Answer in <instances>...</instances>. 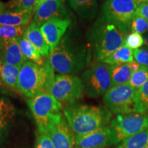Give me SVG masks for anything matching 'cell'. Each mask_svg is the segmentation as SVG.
Instances as JSON below:
<instances>
[{"label":"cell","mask_w":148,"mask_h":148,"mask_svg":"<svg viewBox=\"0 0 148 148\" xmlns=\"http://www.w3.org/2000/svg\"><path fill=\"white\" fill-rule=\"evenodd\" d=\"M68 32L49 53L48 61L53 70L61 74H76L89 60L87 47L73 30Z\"/></svg>","instance_id":"1"},{"label":"cell","mask_w":148,"mask_h":148,"mask_svg":"<svg viewBox=\"0 0 148 148\" xmlns=\"http://www.w3.org/2000/svg\"><path fill=\"white\" fill-rule=\"evenodd\" d=\"M66 121L75 135H83L105 127L112 113L107 108L84 104H73L62 109Z\"/></svg>","instance_id":"2"},{"label":"cell","mask_w":148,"mask_h":148,"mask_svg":"<svg viewBox=\"0 0 148 148\" xmlns=\"http://www.w3.org/2000/svg\"><path fill=\"white\" fill-rule=\"evenodd\" d=\"M127 34L115 24L101 16L90 29L89 40L95 58L101 62L124 45Z\"/></svg>","instance_id":"3"},{"label":"cell","mask_w":148,"mask_h":148,"mask_svg":"<svg viewBox=\"0 0 148 148\" xmlns=\"http://www.w3.org/2000/svg\"><path fill=\"white\" fill-rule=\"evenodd\" d=\"M53 71L48 60L42 66L26 61L21 66L18 74V91L29 99L46 92V88L55 77Z\"/></svg>","instance_id":"4"},{"label":"cell","mask_w":148,"mask_h":148,"mask_svg":"<svg viewBox=\"0 0 148 148\" xmlns=\"http://www.w3.org/2000/svg\"><path fill=\"white\" fill-rule=\"evenodd\" d=\"M39 132H47L51 125L63 117L61 114L62 103L50 94L42 92L27 100Z\"/></svg>","instance_id":"5"},{"label":"cell","mask_w":148,"mask_h":148,"mask_svg":"<svg viewBox=\"0 0 148 148\" xmlns=\"http://www.w3.org/2000/svg\"><path fill=\"white\" fill-rule=\"evenodd\" d=\"M45 92L61 103L70 106L83 97L84 85L82 79L77 76L60 74L54 77L46 88Z\"/></svg>","instance_id":"6"},{"label":"cell","mask_w":148,"mask_h":148,"mask_svg":"<svg viewBox=\"0 0 148 148\" xmlns=\"http://www.w3.org/2000/svg\"><path fill=\"white\" fill-rule=\"evenodd\" d=\"M84 92L90 97L103 96L111 88L110 65L102 62L93 63L82 75Z\"/></svg>","instance_id":"7"},{"label":"cell","mask_w":148,"mask_h":148,"mask_svg":"<svg viewBox=\"0 0 148 148\" xmlns=\"http://www.w3.org/2000/svg\"><path fill=\"white\" fill-rule=\"evenodd\" d=\"M137 90L128 83L111 87L103 95L107 108L116 114L136 112Z\"/></svg>","instance_id":"8"},{"label":"cell","mask_w":148,"mask_h":148,"mask_svg":"<svg viewBox=\"0 0 148 148\" xmlns=\"http://www.w3.org/2000/svg\"><path fill=\"white\" fill-rule=\"evenodd\" d=\"M110 128L112 145H116L125 138L147 129L148 117L137 112L117 114L111 121Z\"/></svg>","instance_id":"9"},{"label":"cell","mask_w":148,"mask_h":148,"mask_svg":"<svg viewBox=\"0 0 148 148\" xmlns=\"http://www.w3.org/2000/svg\"><path fill=\"white\" fill-rule=\"evenodd\" d=\"M137 7L132 0H106L101 7V16L128 34Z\"/></svg>","instance_id":"10"},{"label":"cell","mask_w":148,"mask_h":148,"mask_svg":"<svg viewBox=\"0 0 148 148\" xmlns=\"http://www.w3.org/2000/svg\"><path fill=\"white\" fill-rule=\"evenodd\" d=\"M69 25L70 21L68 18L54 16L40 27V31L49 46V53L62 39Z\"/></svg>","instance_id":"11"},{"label":"cell","mask_w":148,"mask_h":148,"mask_svg":"<svg viewBox=\"0 0 148 148\" xmlns=\"http://www.w3.org/2000/svg\"><path fill=\"white\" fill-rule=\"evenodd\" d=\"M112 145L110 127L105 126L83 135H75V147L78 148H100Z\"/></svg>","instance_id":"12"},{"label":"cell","mask_w":148,"mask_h":148,"mask_svg":"<svg viewBox=\"0 0 148 148\" xmlns=\"http://www.w3.org/2000/svg\"><path fill=\"white\" fill-rule=\"evenodd\" d=\"M55 148H73L75 136L69 123L64 117L58 123L51 125L47 132Z\"/></svg>","instance_id":"13"},{"label":"cell","mask_w":148,"mask_h":148,"mask_svg":"<svg viewBox=\"0 0 148 148\" xmlns=\"http://www.w3.org/2000/svg\"><path fill=\"white\" fill-rule=\"evenodd\" d=\"M65 0H47L42 3L34 12V21L40 27L51 18H62L64 12Z\"/></svg>","instance_id":"14"},{"label":"cell","mask_w":148,"mask_h":148,"mask_svg":"<svg viewBox=\"0 0 148 148\" xmlns=\"http://www.w3.org/2000/svg\"><path fill=\"white\" fill-rule=\"evenodd\" d=\"M0 48L3 63L21 67L27 61L22 53L17 38L0 42Z\"/></svg>","instance_id":"15"},{"label":"cell","mask_w":148,"mask_h":148,"mask_svg":"<svg viewBox=\"0 0 148 148\" xmlns=\"http://www.w3.org/2000/svg\"><path fill=\"white\" fill-rule=\"evenodd\" d=\"M29 40L42 56H49V48L40 31V27L33 21L26 27L23 36Z\"/></svg>","instance_id":"16"},{"label":"cell","mask_w":148,"mask_h":148,"mask_svg":"<svg viewBox=\"0 0 148 148\" xmlns=\"http://www.w3.org/2000/svg\"><path fill=\"white\" fill-rule=\"evenodd\" d=\"M32 12H14L4 10L0 12V25L10 26H26L30 21Z\"/></svg>","instance_id":"17"},{"label":"cell","mask_w":148,"mask_h":148,"mask_svg":"<svg viewBox=\"0 0 148 148\" xmlns=\"http://www.w3.org/2000/svg\"><path fill=\"white\" fill-rule=\"evenodd\" d=\"M70 5L81 17L92 19L97 15V0H69Z\"/></svg>","instance_id":"18"},{"label":"cell","mask_w":148,"mask_h":148,"mask_svg":"<svg viewBox=\"0 0 148 148\" xmlns=\"http://www.w3.org/2000/svg\"><path fill=\"white\" fill-rule=\"evenodd\" d=\"M21 67L3 63L0 73V84L11 90H17L18 77Z\"/></svg>","instance_id":"19"},{"label":"cell","mask_w":148,"mask_h":148,"mask_svg":"<svg viewBox=\"0 0 148 148\" xmlns=\"http://www.w3.org/2000/svg\"><path fill=\"white\" fill-rule=\"evenodd\" d=\"M110 71L111 87L128 83L133 73L127 63L110 65Z\"/></svg>","instance_id":"20"},{"label":"cell","mask_w":148,"mask_h":148,"mask_svg":"<svg viewBox=\"0 0 148 148\" xmlns=\"http://www.w3.org/2000/svg\"><path fill=\"white\" fill-rule=\"evenodd\" d=\"M16 114L13 103L5 97H0V129L5 130L13 122Z\"/></svg>","instance_id":"21"},{"label":"cell","mask_w":148,"mask_h":148,"mask_svg":"<svg viewBox=\"0 0 148 148\" xmlns=\"http://www.w3.org/2000/svg\"><path fill=\"white\" fill-rule=\"evenodd\" d=\"M17 41L26 60H29V61H32L40 66H42L46 62L42 58L40 53L28 40L21 36L17 38Z\"/></svg>","instance_id":"22"},{"label":"cell","mask_w":148,"mask_h":148,"mask_svg":"<svg viewBox=\"0 0 148 148\" xmlns=\"http://www.w3.org/2000/svg\"><path fill=\"white\" fill-rule=\"evenodd\" d=\"M133 60V50L123 45L101 62L112 65L116 64L129 63Z\"/></svg>","instance_id":"23"},{"label":"cell","mask_w":148,"mask_h":148,"mask_svg":"<svg viewBox=\"0 0 148 148\" xmlns=\"http://www.w3.org/2000/svg\"><path fill=\"white\" fill-rule=\"evenodd\" d=\"M148 145V128L121 142L116 148H144Z\"/></svg>","instance_id":"24"},{"label":"cell","mask_w":148,"mask_h":148,"mask_svg":"<svg viewBox=\"0 0 148 148\" xmlns=\"http://www.w3.org/2000/svg\"><path fill=\"white\" fill-rule=\"evenodd\" d=\"M136 112L148 117V80L137 90Z\"/></svg>","instance_id":"25"},{"label":"cell","mask_w":148,"mask_h":148,"mask_svg":"<svg viewBox=\"0 0 148 148\" xmlns=\"http://www.w3.org/2000/svg\"><path fill=\"white\" fill-rule=\"evenodd\" d=\"M25 29L26 26H10L0 25V42L23 36Z\"/></svg>","instance_id":"26"},{"label":"cell","mask_w":148,"mask_h":148,"mask_svg":"<svg viewBox=\"0 0 148 148\" xmlns=\"http://www.w3.org/2000/svg\"><path fill=\"white\" fill-rule=\"evenodd\" d=\"M36 0H10L5 5V10L14 12H33Z\"/></svg>","instance_id":"27"},{"label":"cell","mask_w":148,"mask_h":148,"mask_svg":"<svg viewBox=\"0 0 148 148\" xmlns=\"http://www.w3.org/2000/svg\"><path fill=\"white\" fill-rule=\"evenodd\" d=\"M148 80V67L140 66L139 69L133 72L128 84L134 89L138 90Z\"/></svg>","instance_id":"28"},{"label":"cell","mask_w":148,"mask_h":148,"mask_svg":"<svg viewBox=\"0 0 148 148\" xmlns=\"http://www.w3.org/2000/svg\"><path fill=\"white\" fill-rule=\"evenodd\" d=\"M124 45L133 50L139 49L144 45V37L136 32L130 33L125 36Z\"/></svg>","instance_id":"29"},{"label":"cell","mask_w":148,"mask_h":148,"mask_svg":"<svg viewBox=\"0 0 148 148\" xmlns=\"http://www.w3.org/2000/svg\"><path fill=\"white\" fill-rule=\"evenodd\" d=\"M131 30L141 34L148 32V21L136 14L131 22Z\"/></svg>","instance_id":"30"},{"label":"cell","mask_w":148,"mask_h":148,"mask_svg":"<svg viewBox=\"0 0 148 148\" xmlns=\"http://www.w3.org/2000/svg\"><path fill=\"white\" fill-rule=\"evenodd\" d=\"M134 60L140 65L148 67V49H137L133 50Z\"/></svg>","instance_id":"31"},{"label":"cell","mask_w":148,"mask_h":148,"mask_svg":"<svg viewBox=\"0 0 148 148\" xmlns=\"http://www.w3.org/2000/svg\"><path fill=\"white\" fill-rule=\"evenodd\" d=\"M36 148H55L47 133L40 132L36 140Z\"/></svg>","instance_id":"32"},{"label":"cell","mask_w":148,"mask_h":148,"mask_svg":"<svg viewBox=\"0 0 148 148\" xmlns=\"http://www.w3.org/2000/svg\"><path fill=\"white\" fill-rule=\"evenodd\" d=\"M136 14L142 16L148 21V3H143L138 5Z\"/></svg>","instance_id":"33"},{"label":"cell","mask_w":148,"mask_h":148,"mask_svg":"<svg viewBox=\"0 0 148 148\" xmlns=\"http://www.w3.org/2000/svg\"><path fill=\"white\" fill-rule=\"evenodd\" d=\"M127 64H128V66H130V68L131 70L132 71V72L137 71L138 69H139L140 66H141V65H140V64L138 63H137V62H136L134 60L132 61V62L127 63Z\"/></svg>","instance_id":"34"},{"label":"cell","mask_w":148,"mask_h":148,"mask_svg":"<svg viewBox=\"0 0 148 148\" xmlns=\"http://www.w3.org/2000/svg\"><path fill=\"white\" fill-rule=\"evenodd\" d=\"M46 1H47V0H36V3H35V5H34V10H33V13H34L35 11L37 10V8H38L42 3H44Z\"/></svg>","instance_id":"35"},{"label":"cell","mask_w":148,"mask_h":148,"mask_svg":"<svg viewBox=\"0 0 148 148\" xmlns=\"http://www.w3.org/2000/svg\"><path fill=\"white\" fill-rule=\"evenodd\" d=\"M132 1L137 5H139L140 3H148V0H132Z\"/></svg>","instance_id":"36"},{"label":"cell","mask_w":148,"mask_h":148,"mask_svg":"<svg viewBox=\"0 0 148 148\" xmlns=\"http://www.w3.org/2000/svg\"><path fill=\"white\" fill-rule=\"evenodd\" d=\"M144 44H145V47L148 49V32L146 33L145 37H144Z\"/></svg>","instance_id":"37"},{"label":"cell","mask_w":148,"mask_h":148,"mask_svg":"<svg viewBox=\"0 0 148 148\" xmlns=\"http://www.w3.org/2000/svg\"><path fill=\"white\" fill-rule=\"evenodd\" d=\"M5 9V5L4 3H3V2H1V1H0V12L1 11Z\"/></svg>","instance_id":"38"},{"label":"cell","mask_w":148,"mask_h":148,"mask_svg":"<svg viewBox=\"0 0 148 148\" xmlns=\"http://www.w3.org/2000/svg\"><path fill=\"white\" fill-rule=\"evenodd\" d=\"M1 65H2V60H1V48H0V73H1Z\"/></svg>","instance_id":"39"},{"label":"cell","mask_w":148,"mask_h":148,"mask_svg":"<svg viewBox=\"0 0 148 148\" xmlns=\"http://www.w3.org/2000/svg\"><path fill=\"white\" fill-rule=\"evenodd\" d=\"M2 132H3L2 130L0 129V143H1V140L2 139Z\"/></svg>","instance_id":"40"},{"label":"cell","mask_w":148,"mask_h":148,"mask_svg":"<svg viewBox=\"0 0 148 148\" xmlns=\"http://www.w3.org/2000/svg\"><path fill=\"white\" fill-rule=\"evenodd\" d=\"M75 148H78V147H75ZM100 148H106V147H100Z\"/></svg>","instance_id":"41"},{"label":"cell","mask_w":148,"mask_h":148,"mask_svg":"<svg viewBox=\"0 0 148 148\" xmlns=\"http://www.w3.org/2000/svg\"><path fill=\"white\" fill-rule=\"evenodd\" d=\"M144 148H148V145H147V146H146V147H145Z\"/></svg>","instance_id":"42"}]
</instances>
